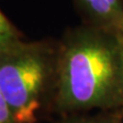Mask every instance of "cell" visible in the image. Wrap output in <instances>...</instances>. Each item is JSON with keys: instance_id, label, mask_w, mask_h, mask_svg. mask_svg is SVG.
<instances>
[{"instance_id": "8", "label": "cell", "mask_w": 123, "mask_h": 123, "mask_svg": "<svg viewBox=\"0 0 123 123\" xmlns=\"http://www.w3.org/2000/svg\"><path fill=\"white\" fill-rule=\"evenodd\" d=\"M77 123H106V122H103V121H80V122H77Z\"/></svg>"}, {"instance_id": "2", "label": "cell", "mask_w": 123, "mask_h": 123, "mask_svg": "<svg viewBox=\"0 0 123 123\" xmlns=\"http://www.w3.org/2000/svg\"><path fill=\"white\" fill-rule=\"evenodd\" d=\"M47 76V63L39 49L18 42L0 55V90L14 123H35Z\"/></svg>"}, {"instance_id": "5", "label": "cell", "mask_w": 123, "mask_h": 123, "mask_svg": "<svg viewBox=\"0 0 123 123\" xmlns=\"http://www.w3.org/2000/svg\"><path fill=\"white\" fill-rule=\"evenodd\" d=\"M0 34L15 37V31L3 12L0 10Z\"/></svg>"}, {"instance_id": "6", "label": "cell", "mask_w": 123, "mask_h": 123, "mask_svg": "<svg viewBox=\"0 0 123 123\" xmlns=\"http://www.w3.org/2000/svg\"><path fill=\"white\" fill-rule=\"evenodd\" d=\"M18 40L15 37L12 36H2L0 37V55H2L3 52L9 50L11 47L18 43Z\"/></svg>"}, {"instance_id": "3", "label": "cell", "mask_w": 123, "mask_h": 123, "mask_svg": "<svg viewBox=\"0 0 123 123\" xmlns=\"http://www.w3.org/2000/svg\"><path fill=\"white\" fill-rule=\"evenodd\" d=\"M87 9L101 21L114 36L123 35V12L118 11L108 0H81Z\"/></svg>"}, {"instance_id": "4", "label": "cell", "mask_w": 123, "mask_h": 123, "mask_svg": "<svg viewBox=\"0 0 123 123\" xmlns=\"http://www.w3.org/2000/svg\"><path fill=\"white\" fill-rule=\"evenodd\" d=\"M0 123H14L12 114L0 90Z\"/></svg>"}, {"instance_id": "7", "label": "cell", "mask_w": 123, "mask_h": 123, "mask_svg": "<svg viewBox=\"0 0 123 123\" xmlns=\"http://www.w3.org/2000/svg\"><path fill=\"white\" fill-rule=\"evenodd\" d=\"M119 44V51H120V57H121V64H122V74H123V35L122 36H116Z\"/></svg>"}, {"instance_id": "1", "label": "cell", "mask_w": 123, "mask_h": 123, "mask_svg": "<svg viewBox=\"0 0 123 123\" xmlns=\"http://www.w3.org/2000/svg\"><path fill=\"white\" fill-rule=\"evenodd\" d=\"M59 102L71 110L123 104V74L116 36L83 33L64 49L59 71Z\"/></svg>"}]
</instances>
